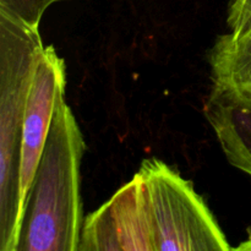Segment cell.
<instances>
[{"label": "cell", "mask_w": 251, "mask_h": 251, "mask_svg": "<svg viewBox=\"0 0 251 251\" xmlns=\"http://www.w3.org/2000/svg\"><path fill=\"white\" fill-rule=\"evenodd\" d=\"M86 144L65 97L59 102L27 199L17 251H77L85 217L80 168Z\"/></svg>", "instance_id": "cell-1"}, {"label": "cell", "mask_w": 251, "mask_h": 251, "mask_svg": "<svg viewBox=\"0 0 251 251\" xmlns=\"http://www.w3.org/2000/svg\"><path fill=\"white\" fill-rule=\"evenodd\" d=\"M44 48L39 28L0 16V251L19 248L22 130L34 70Z\"/></svg>", "instance_id": "cell-2"}, {"label": "cell", "mask_w": 251, "mask_h": 251, "mask_svg": "<svg viewBox=\"0 0 251 251\" xmlns=\"http://www.w3.org/2000/svg\"><path fill=\"white\" fill-rule=\"evenodd\" d=\"M137 173L149 200L156 251L233 250L191 181L158 158L145 159Z\"/></svg>", "instance_id": "cell-3"}, {"label": "cell", "mask_w": 251, "mask_h": 251, "mask_svg": "<svg viewBox=\"0 0 251 251\" xmlns=\"http://www.w3.org/2000/svg\"><path fill=\"white\" fill-rule=\"evenodd\" d=\"M77 251H156L151 211L139 173L85 218Z\"/></svg>", "instance_id": "cell-4"}, {"label": "cell", "mask_w": 251, "mask_h": 251, "mask_svg": "<svg viewBox=\"0 0 251 251\" xmlns=\"http://www.w3.org/2000/svg\"><path fill=\"white\" fill-rule=\"evenodd\" d=\"M66 65L51 46L41 53L26 105L20 162V206L24 222L27 199L59 102L65 97Z\"/></svg>", "instance_id": "cell-5"}, {"label": "cell", "mask_w": 251, "mask_h": 251, "mask_svg": "<svg viewBox=\"0 0 251 251\" xmlns=\"http://www.w3.org/2000/svg\"><path fill=\"white\" fill-rule=\"evenodd\" d=\"M203 112L230 166L251 176V104L211 91Z\"/></svg>", "instance_id": "cell-6"}, {"label": "cell", "mask_w": 251, "mask_h": 251, "mask_svg": "<svg viewBox=\"0 0 251 251\" xmlns=\"http://www.w3.org/2000/svg\"><path fill=\"white\" fill-rule=\"evenodd\" d=\"M208 63L212 91L251 104V26L239 36L229 32L218 37Z\"/></svg>", "instance_id": "cell-7"}, {"label": "cell", "mask_w": 251, "mask_h": 251, "mask_svg": "<svg viewBox=\"0 0 251 251\" xmlns=\"http://www.w3.org/2000/svg\"><path fill=\"white\" fill-rule=\"evenodd\" d=\"M60 1L66 0H0V16L39 28L44 12Z\"/></svg>", "instance_id": "cell-8"}, {"label": "cell", "mask_w": 251, "mask_h": 251, "mask_svg": "<svg viewBox=\"0 0 251 251\" xmlns=\"http://www.w3.org/2000/svg\"><path fill=\"white\" fill-rule=\"evenodd\" d=\"M227 24L235 36L244 33L251 26V0H232L228 7Z\"/></svg>", "instance_id": "cell-9"}, {"label": "cell", "mask_w": 251, "mask_h": 251, "mask_svg": "<svg viewBox=\"0 0 251 251\" xmlns=\"http://www.w3.org/2000/svg\"><path fill=\"white\" fill-rule=\"evenodd\" d=\"M233 250H244V251H251V232L249 233V237L247 240L242 243L240 245H238L237 248H233Z\"/></svg>", "instance_id": "cell-10"}]
</instances>
